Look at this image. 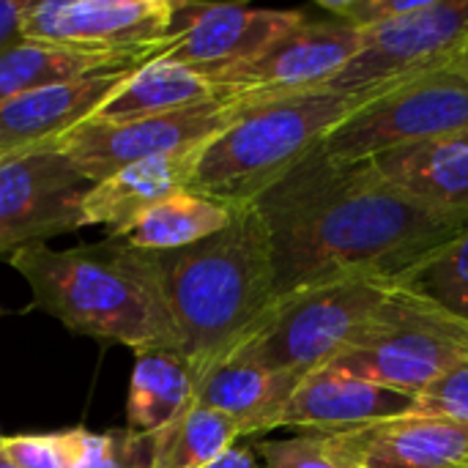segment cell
<instances>
[{"mask_svg":"<svg viewBox=\"0 0 468 468\" xmlns=\"http://www.w3.org/2000/svg\"><path fill=\"white\" fill-rule=\"evenodd\" d=\"M370 162L420 206L468 222V129L373 156Z\"/></svg>","mask_w":468,"mask_h":468,"instance_id":"cell-17","label":"cell"},{"mask_svg":"<svg viewBox=\"0 0 468 468\" xmlns=\"http://www.w3.org/2000/svg\"><path fill=\"white\" fill-rule=\"evenodd\" d=\"M137 66L44 85L0 104V156L47 145L90 121Z\"/></svg>","mask_w":468,"mask_h":468,"instance_id":"cell-16","label":"cell"},{"mask_svg":"<svg viewBox=\"0 0 468 468\" xmlns=\"http://www.w3.org/2000/svg\"><path fill=\"white\" fill-rule=\"evenodd\" d=\"M244 439V428L208 406L195 403L167 431L151 436L154 468H208Z\"/></svg>","mask_w":468,"mask_h":468,"instance_id":"cell-24","label":"cell"},{"mask_svg":"<svg viewBox=\"0 0 468 468\" xmlns=\"http://www.w3.org/2000/svg\"><path fill=\"white\" fill-rule=\"evenodd\" d=\"M302 19L304 11L239 3H176L173 33L156 58L214 77L255 58Z\"/></svg>","mask_w":468,"mask_h":468,"instance_id":"cell-12","label":"cell"},{"mask_svg":"<svg viewBox=\"0 0 468 468\" xmlns=\"http://www.w3.org/2000/svg\"><path fill=\"white\" fill-rule=\"evenodd\" d=\"M0 468H16L8 458H5V452H3V447H0Z\"/></svg>","mask_w":468,"mask_h":468,"instance_id":"cell-33","label":"cell"},{"mask_svg":"<svg viewBox=\"0 0 468 468\" xmlns=\"http://www.w3.org/2000/svg\"><path fill=\"white\" fill-rule=\"evenodd\" d=\"M468 129V74L444 66L354 107L321 143L335 159H373Z\"/></svg>","mask_w":468,"mask_h":468,"instance_id":"cell-7","label":"cell"},{"mask_svg":"<svg viewBox=\"0 0 468 468\" xmlns=\"http://www.w3.org/2000/svg\"><path fill=\"white\" fill-rule=\"evenodd\" d=\"M414 411L468 428V354L414 398Z\"/></svg>","mask_w":468,"mask_h":468,"instance_id":"cell-26","label":"cell"},{"mask_svg":"<svg viewBox=\"0 0 468 468\" xmlns=\"http://www.w3.org/2000/svg\"><path fill=\"white\" fill-rule=\"evenodd\" d=\"M225 99L214 82L186 66L165 58H151L132 71L121 90L93 115L99 121H132L148 115H165L197 104Z\"/></svg>","mask_w":468,"mask_h":468,"instance_id":"cell-23","label":"cell"},{"mask_svg":"<svg viewBox=\"0 0 468 468\" xmlns=\"http://www.w3.org/2000/svg\"><path fill=\"white\" fill-rule=\"evenodd\" d=\"M392 288L395 282L362 277L282 296L233 356L304 378L337 362L356 343Z\"/></svg>","mask_w":468,"mask_h":468,"instance_id":"cell-5","label":"cell"},{"mask_svg":"<svg viewBox=\"0 0 468 468\" xmlns=\"http://www.w3.org/2000/svg\"><path fill=\"white\" fill-rule=\"evenodd\" d=\"M239 107L241 101L225 96L208 104L132 121L90 118L55 140V148L96 184L132 162L203 148L236 118Z\"/></svg>","mask_w":468,"mask_h":468,"instance_id":"cell-9","label":"cell"},{"mask_svg":"<svg viewBox=\"0 0 468 468\" xmlns=\"http://www.w3.org/2000/svg\"><path fill=\"white\" fill-rule=\"evenodd\" d=\"M362 33L340 19H313L304 14L299 25L271 41L255 58L208 77L214 88L236 101H263L291 93L326 88L356 55Z\"/></svg>","mask_w":468,"mask_h":468,"instance_id":"cell-11","label":"cell"},{"mask_svg":"<svg viewBox=\"0 0 468 468\" xmlns=\"http://www.w3.org/2000/svg\"><path fill=\"white\" fill-rule=\"evenodd\" d=\"M173 0H33L22 38L99 49H162Z\"/></svg>","mask_w":468,"mask_h":468,"instance_id":"cell-13","label":"cell"},{"mask_svg":"<svg viewBox=\"0 0 468 468\" xmlns=\"http://www.w3.org/2000/svg\"><path fill=\"white\" fill-rule=\"evenodd\" d=\"M411 411V395L354 378L337 367H321L296 384L293 395L274 420V431L293 428L299 433L326 436L365 428Z\"/></svg>","mask_w":468,"mask_h":468,"instance_id":"cell-15","label":"cell"},{"mask_svg":"<svg viewBox=\"0 0 468 468\" xmlns=\"http://www.w3.org/2000/svg\"><path fill=\"white\" fill-rule=\"evenodd\" d=\"M468 38V0H422L411 14L362 33L356 55L326 90L370 99L428 71L452 66Z\"/></svg>","mask_w":468,"mask_h":468,"instance_id":"cell-8","label":"cell"},{"mask_svg":"<svg viewBox=\"0 0 468 468\" xmlns=\"http://www.w3.org/2000/svg\"><path fill=\"white\" fill-rule=\"evenodd\" d=\"M195 373L173 348L134 354V370L126 398L129 431L156 436L195 406Z\"/></svg>","mask_w":468,"mask_h":468,"instance_id":"cell-21","label":"cell"},{"mask_svg":"<svg viewBox=\"0 0 468 468\" xmlns=\"http://www.w3.org/2000/svg\"><path fill=\"white\" fill-rule=\"evenodd\" d=\"M236 208L239 206H228L186 186L145 208L126 230L110 239H118L143 252H173L228 228Z\"/></svg>","mask_w":468,"mask_h":468,"instance_id":"cell-22","label":"cell"},{"mask_svg":"<svg viewBox=\"0 0 468 468\" xmlns=\"http://www.w3.org/2000/svg\"><path fill=\"white\" fill-rule=\"evenodd\" d=\"M359 104V99L326 88L241 101L236 118L203 145L189 189L228 206L255 203Z\"/></svg>","mask_w":468,"mask_h":468,"instance_id":"cell-4","label":"cell"},{"mask_svg":"<svg viewBox=\"0 0 468 468\" xmlns=\"http://www.w3.org/2000/svg\"><path fill=\"white\" fill-rule=\"evenodd\" d=\"M299 381L244 356H228L197 378L195 403L233 417L244 428V439H258L274 431V420Z\"/></svg>","mask_w":468,"mask_h":468,"instance_id":"cell-20","label":"cell"},{"mask_svg":"<svg viewBox=\"0 0 468 468\" xmlns=\"http://www.w3.org/2000/svg\"><path fill=\"white\" fill-rule=\"evenodd\" d=\"M93 184L55 143L0 156V255L85 228L82 200Z\"/></svg>","mask_w":468,"mask_h":468,"instance_id":"cell-10","label":"cell"},{"mask_svg":"<svg viewBox=\"0 0 468 468\" xmlns=\"http://www.w3.org/2000/svg\"><path fill=\"white\" fill-rule=\"evenodd\" d=\"M203 148L132 162L96 181L82 200L85 225H104L110 236L126 230L145 208L192 184Z\"/></svg>","mask_w":468,"mask_h":468,"instance_id":"cell-18","label":"cell"},{"mask_svg":"<svg viewBox=\"0 0 468 468\" xmlns=\"http://www.w3.org/2000/svg\"><path fill=\"white\" fill-rule=\"evenodd\" d=\"M398 285L468 324V228L420 261Z\"/></svg>","mask_w":468,"mask_h":468,"instance_id":"cell-25","label":"cell"},{"mask_svg":"<svg viewBox=\"0 0 468 468\" xmlns=\"http://www.w3.org/2000/svg\"><path fill=\"white\" fill-rule=\"evenodd\" d=\"M156 55L159 49H99L19 38L14 47L0 52V104L44 85L143 66Z\"/></svg>","mask_w":468,"mask_h":468,"instance_id":"cell-19","label":"cell"},{"mask_svg":"<svg viewBox=\"0 0 468 468\" xmlns=\"http://www.w3.org/2000/svg\"><path fill=\"white\" fill-rule=\"evenodd\" d=\"M99 468H154L151 436L134 433L129 428L110 431V450Z\"/></svg>","mask_w":468,"mask_h":468,"instance_id":"cell-29","label":"cell"},{"mask_svg":"<svg viewBox=\"0 0 468 468\" xmlns=\"http://www.w3.org/2000/svg\"><path fill=\"white\" fill-rule=\"evenodd\" d=\"M340 468H468V428L425 414H400L321 436Z\"/></svg>","mask_w":468,"mask_h":468,"instance_id":"cell-14","label":"cell"},{"mask_svg":"<svg viewBox=\"0 0 468 468\" xmlns=\"http://www.w3.org/2000/svg\"><path fill=\"white\" fill-rule=\"evenodd\" d=\"M151 261L195 381L233 356L277 304L269 236L252 203L239 206L219 233L151 252Z\"/></svg>","mask_w":468,"mask_h":468,"instance_id":"cell-2","label":"cell"},{"mask_svg":"<svg viewBox=\"0 0 468 468\" xmlns=\"http://www.w3.org/2000/svg\"><path fill=\"white\" fill-rule=\"evenodd\" d=\"M11 266L30 288V307L58 318L69 332L134 354L178 351L151 252L107 236L71 250L30 244L11 255Z\"/></svg>","mask_w":468,"mask_h":468,"instance_id":"cell-3","label":"cell"},{"mask_svg":"<svg viewBox=\"0 0 468 468\" xmlns=\"http://www.w3.org/2000/svg\"><path fill=\"white\" fill-rule=\"evenodd\" d=\"M252 206L269 236L277 299L362 277L398 285L468 228L411 200L370 159H335L321 145Z\"/></svg>","mask_w":468,"mask_h":468,"instance_id":"cell-1","label":"cell"},{"mask_svg":"<svg viewBox=\"0 0 468 468\" xmlns=\"http://www.w3.org/2000/svg\"><path fill=\"white\" fill-rule=\"evenodd\" d=\"M452 66H458L461 71H466L468 74V38H466V44L461 47V52H458V58H455V63Z\"/></svg>","mask_w":468,"mask_h":468,"instance_id":"cell-32","label":"cell"},{"mask_svg":"<svg viewBox=\"0 0 468 468\" xmlns=\"http://www.w3.org/2000/svg\"><path fill=\"white\" fill-rule=\"evenodd\" d=\"M208 468H263L258 455L252 452V447H233L228 450L219 461H214Z\"/></svg>","mask_w":468,"mask_h":468,"instance_id":"cell-31","label":"cell"},{"mask_svg":"<svg viewBox=\"0 0 468 468\" xmlns=\"http://www.w3.org/2000/svg\"><path fill=\"white\" fill-rule=\"evenodd\" d=\"M30 8L33 0H0V52L22 38Z\"/></svg>","mask_w":468,"mask_h":468,"instance_id":"cell-30","label":"cell"},{"mask_svg":"<svg viewBox=\"0 0 468 468\" xmlns=\"http://www.w3.org/2000/svg\"><path fill=\"white\" fill-rule=\"evenodd\" d=\"M0 447H3V436H0Z\"/></svg>","mask_w":468,"mask_h":468,"instance_id":"cell-34","label":"cell"},{"mask_svg":"<svg viewBox=\"0 0 468 468\" xmlns=\"http://www.w3.org/2000/svg\"><path fill=\"white\" fill-rule=\"evenodd\" d=\"M420 3L422 0H324L321 11L365 33L411 14L414 8H420Z\"/></svg>","mask_w":468,"mask_h":468,"instance_id":"cell-28","label":"cell"},{"mask_svg":"<svg viewBox=\"0 0 468 468\" xmlns=\"http://www.w3.org/2000/svg\"><path fill=\"white\" fill-rule=\"evenodd\" d=\"M263 468H340L318 433H296L291 439H258L252 444Z\"/></svg>","mask_w":468,"mask_h":468,"instance_id":"cell-27","label":"cell"},{"mask_svg":"<svg viewBox=\"0 0 468 468\" xmlns=\"http://www.w3.org/2000/svg\"><path fill=\"white\" fill-rule=\"evenodd\" d=\"M468 354V324L395 285L356 343L329 367L417 398Z\"/></svg>","mask_w":468,"mask_h":468,"instance_id":"cell-6","label":"cell"}]
</instances>
